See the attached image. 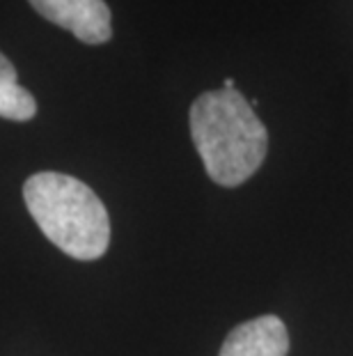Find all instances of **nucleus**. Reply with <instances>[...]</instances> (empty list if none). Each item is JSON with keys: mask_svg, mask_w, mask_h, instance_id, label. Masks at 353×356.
I'll return each mask as SVG.
<instances>
[{"mask_svg": "<svg viewBox=\"0 0 353 356\" xmlns=\"http://www.w3.org/2000/svg\"><path fill=\"white\" fill-rule=\"evenodd\" d=\"M289 331L275 315H261L232 329L218 356H287Z\"/></svg>", "mask_w": 353, "mask_h": 356, "instance_id": "4", "label": "nucleus"}, {"mask_svg": "<svg viewBox=\"0 0 353 356\" xmlns=\"http://www.w3.org/2000/svg\"><path fill=\"white\" fill-rule=\"evenodd\" d=\"M37 14L80 40L106 44L112 37V14L106 0H28Z\"/></svg>", "mask_w": 353, "mask_h": 356, "instance_id": "3", "label": "nucleus"}, {"mask_svg": "<svg viewBox=\"0 0 353 356\" xmlns=\"http://www.w3.org/2000/svg\"><path fill=\"white\" fill-rule=\"evenodd\" d=\"M37 115L35 97L19 83L14 65L0 53V118L28 122Z\"/></svg>", "mask_w": 353, "mask_h": 356, "instance_id": "5", "label": "nucleus"}, {"mask_svg": "<svg viewBox=\"0 0 353 356\" xmlns=\"http://www.w3.org/2000/svg\"><path fill=\"white\" fill-rule=\"evenodd\" d=\"M28 211L51 244L76 260H99L110 244V218L92 188L64 172H35L24 184Z\"/></svg>", "mask_w": 353, "mask_h": 356, "instance_id": "2", "label": "nucleus"}, {"mask_svg": "<svg viewBox=\"0 0 353 356\" xmlns=\"http://www.w3.org/2000/svg\"><path fill=\"white\" fill-rule=\"evenodd\" d=\"M191 138L207 175L221 186H239L264 163L268 134L239 90H212L193 102Z\"/></svg>", "mask_w": 353, "mask_h": 356, "instance_id": "1", "label": "nucleus"}, {"mask_svg": "<svg viewBox=\"0 0 353 356\" xmlns=\"http://www.w3.org/2000/svg\"><path fill=\"white\" fill-rule=\"evenodd\" d=\"M223 88H225V90H234V79H225Z\"/></svg>", "mask_w": 353, "mask_h": 356, "instance_id": "6", "label": "nucleus"}]
</instances>
